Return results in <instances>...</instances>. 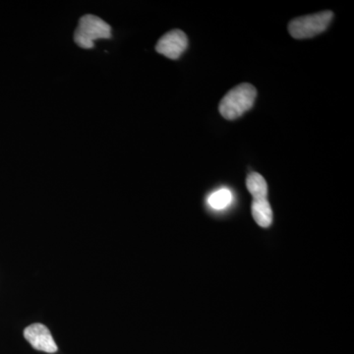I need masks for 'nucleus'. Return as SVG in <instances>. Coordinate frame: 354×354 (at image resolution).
Listing matches in <instances>:
<instances>
[{
	"label": "nucleus",
	"instance_id": "nucleus-1",
	"mask_svg": "<svg viewBox=\"0 0 354 354\" xmlns=\"http://www.w3.org/2000/svg\"><path fill=\"white\" fill-rule=\"evenodd\" d=\"M257 97V90L249 83H242L230 91L223 97L218 111L223 118L234 120L252 109Z\"/></svg>",
	"mask_w": 354,
	"mask_h": 354
},
{
	"label": "nucleus",
	"instance_id": "nucleus-2",
	"mask_svg": "<svg viewBox=\"0 0 354 354\" xmlns=\"http://www.w3.org/2000/svg\"><path fill=\"white\" fill-rule=\"evenodd\" d=\"M111 27L97 16H83L79 20L78 27L74 32V41L77 46L85 50L94 48L97 39H111Z\"/></svg>",
	"mask_w": 354,
	"mask_h": 354
},
{
	"label": "nucleus",
	"instance_id": "nucleus-3",
	"mask_svg": "<svg viewBox=\"0 0 354 354\" xmlns=\"http://www.w3.org/2000/svg\"><path fill=\"white\" fill-rule=\"evenodd\" d=\"M333 17L334 14L332 11H323V12L295 18L288 24V31L295 39L313 38L328 29Z\"/></svg>",
	"mask_w": 354,
	"mask_h": 354
},
{
	"label": "nucleus",
	"instance_id": "nucleus-4",
	"mask_svg": "<svg viewBox=\"0 0 354 354\" xmlns=\"http://www.w3.org/2000/svg\"><path fill=\"white\" fill-rule=\"evenodd\" d=\"M187 46L188 39L185 32L181 30L174 29L158 39L156 50L169 59L176 60L183 55Z\"/></svg>",
	"mask_w": 354,
	"mask_h": 354
},
{
	"label": "nucleus",
	"instance_id": "nucleus-5",
	"mask_svg": "<svg viewBox=\"0 0 354 354\" xmlns=\"http://www.w3.org/2000/svg\"><path fill=\"white\" fill-rule=\"evenodd\" d=\"M26 341L31 344L32 348L46 353H55L57 346L51 333L43 324L36 323L28 326L24 330Z\"/></svg>",
	"mask_w": 354,
	"mask_h": 354
},
{
	"label": "nucleus",
	"instance_id": "nucleus-6",
	"mask_svg": "<svg viewBox=\"0 0 354 354\" xmlns=\"http://www.w3.org/2000/svg\"><path fill=\"white\" fill-rule=\"evenodd\" d=\"M251 212L254 221L261 227H269L272 223V209L271 205L268 201V198L264 199H253Z\"/></svg>",
	"mask_w": 354,
	"mask_h": 354
},
{
	"label": "nucleus",
	"instance_id": "nucleus-7",
	"mask_svg": "<svg viewBox=\"0 0 354 354\" xmlns=\"http://www.w3.org/2000/svg\"><path fill=\"white\" fill-rule=\"evenodd\" d=\"M246 187L253 199H264L268 196L267 181L257 172H251L247 176Z\"/></svg>",
	"mask_w": 354,
	"mask_h": 354
},
{
	"label": "nucleus",
	"instance_id": "nucleus-8",
	"mask_svg": "<svg viewBox=\"0 0 354 354\" xmlns=\"http://www.w3.org/2000/svg\"><path fill=\"white\" fill-rule=\"evenodd\" d=\"M232 201V193L227 188L216 191L208 198V204L211 208L223 209L227 208Z\"/></svg>",
	"mask_w": 354,
	"mask_h": 354
}]
</instances>
